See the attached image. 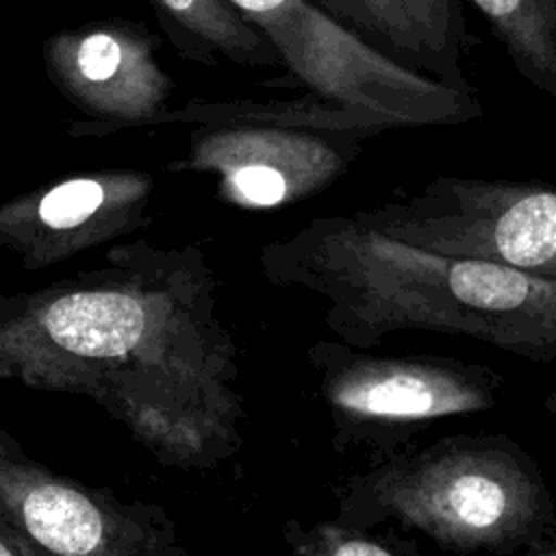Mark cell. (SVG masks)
Wrapping results in <instances>:
<instances>
[{
	"label": "cell",
	"mask_w": 556,
	"mask_h": 556,
	"mask_svg": "<svg viewBox=\"0 0 556 556\" xmlns=\"http://www.w3.org/2000/svg\"><path fill=\"white\" fill-rule=\"evenodd\" d=\"M0 556H35L28 545L0 530Z\"/></svg>",
	"instance_id": "17"
},
{
	"label": "cell",
	"mask_w": 556,
	"mask_h": 556,
	"mask_svg": "<svg viewBox=\"0 0 556 556\" xmlns=\"http://www.w3.org/2000/svg\"><path fill=\"white\" fill-rule=\"evenodd\" d=\"M328 408L337 452L371 463L402 452L432 424L473 415L500 402L504 380L482 365L450 356H380L321 339L306 350Z\"/></svg>",
	"instance_id": "4"
},
{
	"label": "cell",
	"mask_w": 556,
	"mask_h": 556,
	"mask_svg": "<svg viewBox=\"0 0 556 556\" xmlns=\"http://www.w3.org/2000/svg\"><path fill=\"white\" fill-rule=\"evenodd\" d=\"M104 258L0 293V382L93 400L163 465L226 460L241 445L243 406L204 254L132 241Z\"/></svg>",
	"instance_id": "1"
},
{
	"label": "cell",
	"mask_w": 556,
	"mask_h": 556,
	"mask_svg": "<svg viewBox=\"0 0 556 556\" xmlns=\"http://www.w3.org/2000/svg\"><path fill=\"white\" fill-rule=\"evenodd\" d=\"M545 408H547V413L554 417V424H556V391H552L547 397H545Z\"/></svg>",
	"instance_id": "18"
},
{
	"label": "cell",
	"mask_w": 556,
	"mask_h": 556,
	"mask_svg": "<svg viewBox=\"0 0 556 556\" xmlns=\"http://www.w3.org/2000/svg\"><path fill=\"white\" fill-rule=\"evenodd\" d=\"M345 26L382 43L397 63L471 91L463 56V20L456 0H315Z\"/></svg>",
	"instance_id": "11"
},
{
	"label": "cell",
	"mask_w": 556,
	"mask_h": 556,
	"mask_svg": "<svg viewBox=\"0 0 556 556\" xmlns=\"http://www.w3.org/2000/svg\"><path fill=\"white\" fill-rule=\"evenodd\" d=\"M261 267L271 285L324 298V324L354 348L424 330L478 339L539 363L556 361V282L428 250L354 215L315 217L265 243Z\"/></svg>",
	"instance_id": "2"
},
{
	"label": "cell",
	"mask_w": 556,
	"mask_h": 556,
	"mask_svg": "<svg viewBox=\"0 0 556 556\" xmlns=\"http://www.w3.org/2000/svg\"><path fill=\"white\" fill-rule=\"evenodd\" d=\"M523 556H556V517L543 532L523 549Z\"/></svg>",
	"instance_id": "16"
},
{
	"label": "cell",
	"mask_w": 556,
	"mask_h": 556,
	"mask_svg": "<svg viewBox=\"0 0 556 556\" xmlns=\"http://www.w3.org/2000/svg\"><path fill=\"white\" fill-rule=\"evenodd\" d=\"M282 539L293 554L300 556H419L421 547L415 539L395 532H376L350 523L341 517L315 521L311 526L289 519Z\"/></svg>",
	"instance_id": "15"
},
{
	"label": "cell",
	"mask_w": 556,
	"mask_h": 556,
	"mask_svg": "<svg viewBox=\"0 0 556 556\" xmlns=\"http://www.w3.org/2000/svg\"><path fill=\"white\" fill-rule=\"evenodd\" d=\"M161 122H193V124H215V122H263L289 128H304L326 135H345L356 139H367L387 130L376 117L321 100L313 93L300 100H269V102H204L187 104L178 111H165ZM159 122V124H161Z\"/></svg>",
	"instance_id": "12"
},
{
	"label": "cell",
	"mask_w": 556,
	"mask_h": 556,
	"mask_svg": "<svg viewBox=\"0 0 556 556\" xmlns=\"http://www.w3.org/2000/svg\"><path fill=\"white\" fill-rule=\"evenodd\" d=\"M228 2L308 93L367 113L384 128L465 124L482 113L471 91L397 63L315 0Z\"/></svg>",
	"instance_id": "5"
},
{
	"label": "cell",
	"mask_w": 556,
	"mask_h": 556,
	"mask_svg": "<svg viewBox=\"0 0 556 556\" xmlns=\"http://www.w3.org/2000/svg\"><path fill=\"white\" fill-rule=\"evenodd\" d=\"M154 178L104 169L43 185L0 204V248L24 269H43L150 224Z\"/></svg>",
	"instance_id": "9"
},
{
	"label": "cell",
	"mask_w": 556,
	"mask_h": 556,
	"mask_svg": "<svg viewBox=\"0 0 556 556\" xmlns=\"http://www.w3.org/2000/svg\"><path fill=\"white\" fill-rule=\"evenodd\" d=\"M361 141L263 122L198 124L172 169L213 174L222 195L243 208H276L321 193L361 154Z\"/></svg>",
	"instance_id": "8"
},
{
	"label": "cell",
	"mask_w": 556,
	"mask_h": 556,
	"mask_svg": "<svg viewBox=\"0 0 556 556\" xmlns=\"http://www.w3.org/2000/svg\"><path fill=\"white\" fill-rule=\"evenodd\" d=\"M143 24L106 20L54 33L43 43L52 85L96 124L91 135L159 124L174 89Z\"/></svg>",
	"instance_id": "10"
},
{
	"label": "cell",
	"mask_w": 556,
	"mask_h": 556,
	"mask_svg": "<svg viewBox=\"0 0 556 556\" xmlns=\"http://www.w3.org/2000/svg\"><path fill=\"white\" fill-rule=\"evenodd\" d=\"M182 28L235 63L278 65L271 43L228 0H156Z\"/></svg>",
	"instance_id": "14"
},
{
	"label": "cell",
	"mask_w": 556,
	"mask_h": 556,
	"mask_svg": "<svg viewBox=\"0 0 556 556\" xmlns=\"http://www.w3.org/2000/svg\"><path fill=\"white\" fill-rule=\"evenodd\" d=\"M337 517L393 521L441 549L523 554L556 517L536 460L506 434H450L406 447L334 486Z\"/></svg>",
	"instance_id": "3"
},
{
	"label": "cell",
	"mask_w": 556,
	"mask_h": 556,
	"mask_svg": "<svg viewBox=\"0 0 556 556\" xmlns=\"http://www.w3.org/2000/svg\"><path fill=\"white\" fill-rule=\"evenodd\" d=\"M0 530L39 554L187 556L159 504L124 502L33 460L0 430Z\"/></svg>",
	"instance_id": "7"
},
{
	"label": "cell",
	"mask_w": 556,
	"mask_h": 556,
	"mask_svg": "<svg viewBox=\"0 0 556 556\" xmlns=\"http://www.w3.org/2000/svg\"><path fill=\"white\" fill-rule=\"evenodd\" d=\"M389 237L556 282V185L437 176L415 193L352 213Z\"/></svg>",
	"instance_id": "6"
},
{
	"label": "cell",
	"mask_w": 556,
	"mask_h": 556,
	"mask_svg": "<svg viewBox=\"0 0 556 556\" xmlns=\"http://www.w3.org/2000/svg\"><path fill=\"white\" fill-rule=\"evenodd\" d=\"M517 72L556 98V0H471Z\"/></svg>",
	"instance_id": "13"
}]
</instances>
